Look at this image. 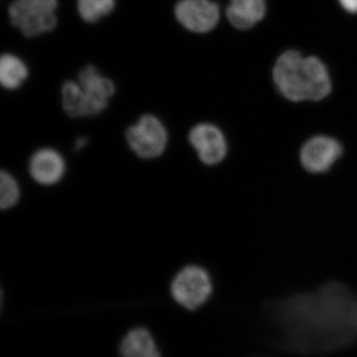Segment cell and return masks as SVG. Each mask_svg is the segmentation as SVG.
<instances>
[{
	"label": "cell",
	"mask_w": 357,
	"mask_h": 357,
	"mask_svg": "<svg viewBox=\"0 0 357 357\" xmlns=\"http://www.w3.org/2000/svg\"><path fill=\"white\" fill-rule=\"evenodd\" d=\"M265 11V0H230L227 16L237 29L248 30L262 20Z\"/></svg>",
	"instance_id": "obj_11"
},
{
	"label": "cell",
	"mask_w": 357,
	"mask_h": 357,
	"mask_svg": "<svg viewBox=\"0 0 357 357\" xmlns=\"http://www.w3.org/2000/svg\"><path fill=\"white\" fill-rule=\"evenodd\" d=\"M189 142L204 165H220L229 157L230 146L227 136L222 129L210 122L195 126L190 130Z\"/></svg>",
	"instance_id": "obj_8"
},
{
	"label": "cell",
	"mask_w": 357,
	"mask_h": 357,
	"mask_svg": "<svg viewBox=\"0 0 357 357\" xmlns=\"http://www.w3.org/2000/svg\"><path fill=\"white\" fill-rule=\"evenodd\" d=\"M28 73L29 70L22 59L13 54L2 55L0 60V82L3 88H20L27 79Z\"/></svg>",
	"instance_id": "obj_13"
},
{
	"label": "cell",
	"mask_w": 357,
	"mask_h": 357,
	"mask_svg": "<svg viewBox=\"0 0 357 357\" xmlns=\"http://www.w3.org/2000/svg\"><path fill=\"white\" fill-rule=\"evenodd\" d=\"M29 173L33 180L43 185L57 184L64 177V157L57 150L42 148L32 155L29 161Z\"/></svg>",
	"instance_id": "obj_10"
},
{
	"label": "cell",
	"mask_w": 357,
	"mask_h": 357,
	"mask_svg": "<svg viewBox=\"0 0 357 357\" xmlns=\"http://www.w3.org/2000/svg\"><path fill=\"white\" fill-rule=\"evenodd\" d=\"M128 146L142 159L158 158L165 152L168 132L163 122L152 114H144L126 130Z\"/></svg>",
	"instance_id": "obj_7"
},
{
	"label": "cell",
	"mask_w": 357,
	"mask_h": 357,
	"mask_svg": "<svg viewBox=\"0 0 357 357\" xmlns=\"http://www.w3.org/2000/svg\"><path fill=\"white\" fill-rule=\"evenodd\" d=\"M213 293L210 272L199 265H188L181 269L171 283V294L178 304L185 309H199L208 302Z\"/></svg>",
	"instance_id": "obj_5"
},
{
	"label": "cell",
	"mask_w": 357,
	"mask_h": 357,
	"mask_svg": "<svg viewBox=\"0 0 357 357\" xmlns=\"http://www.w3.org/2000/svg\"><path fill=\"white\" fill-rule=\"evenodd\" d=\"M175 15L181 25L195 33L210 32L220 21V7L211 0H180Z\"/></svg>",
	"instance_id": "obj_9"
},
{
	"label": "cell",
	"mask_w": 357,
	"mask_h": 357,
	"mask_svg": "<svg viewBox=\"0 0 357 357\" xmlns=\"http://www.w3.org/2000/svg\"><path fill=\"white\" fill-rule=\"evenodd\" d=\"M20 199V188L17 181L6 171L0 175V208L9 210L18 203Z\"/></svg>",
	"instance_id": "obj_15"
},
{
	"label": "cell",
	"mask_w": 357,
	"mask_h": 357,
	"mask_svg": "<svg viewBox=\"0 0 357 357\" xmlns=\"http://www.w3.org/2000/svg\"><path fill=\"white\" fill-rule=\"evenodd\" d=\"M86 143H88V139L84 137L77 138L76 143H75V149L81 150L82 148L86 146Z\"/></svg>",
	"instance_id": "obj_17"
},
{
	"label": "cell",
	"mask_w": 357,
	"mask_h": 357,
	"mask_svg": "<svg viewBox=\"0 0 357 357\" xmlns=\"http://www.w3.org/2000/svg\"><path fill=\"white\" fill-rule=\"evenodd\" d=\"M116 0H77V11L86 22L95 23L109 15Z\"/></svg>",
	"instance_id": "obj_14"
},
{
	"label": "cell",
	"mask_w": 357,
	"mask_h": 357,
	"mask_svg": "<svg viewBox=\"0 0 357 357\" xmlns=\"http://www.w3.org/2000/svg\"><path fill=\"white\" fill-rule=\"evenodd\" d=\"M57 8L58 0H14L9 20L24 36L36 37L55 29Z\"/></svg>",
	"instance_id": "obj_4"
},
{
	"label": "cell",
	"mask_w": 357,
	"mask_h": 357,
	"mask_svg": "<svg viewBox=\"0 0 357 357\" xmlns=\"http://www.w3.org/2000/svg\"><path fill=\"white\" fill-rule=\"evenodd\" d=\"M115 93L112 79L102 75L95 66H86L79 72L77 82L63 84V107L70 117L93 116L109 107Z\"/></svg>",
	"instance_id": "obj_3"
},
{
	"label": "cell",
	"mask_w": 357,
	"mask_h": 357,
	"mask_svg": "<svg viewBox=\"0 0 357 357\" xmlns=\"http://www.w3.org/2000/svg\"><path fill=\"white\" fill-rule=\"evenodd\" d=\"M277 88L290 102H319L330 95L332 82L326 66L316 57L296 51L282 54L273 70Z\"/></svg>",
	"instance_id": "obj_2"
},
{
	"label": "cell",
	"mask_w": 357,
	"mask_h": 357,
	"mask_svg": "<svg viewBox=\"0 0 357 357\" xmlns=\"http://www.w3.org/2000/svg\"><path fill=\"white\" fill-rule=\"evenodd\" d=\"M344 145L338 138L328 134H314L303 143L299 161L307 173L325 175L335 168L344 156Z\"/></svg>",
	"instance_id": "obj_6"
},
{
	"label": "cell",
	"mask_w": 357,
	"mask_h": 357,
	"mask_svg": "<svg viewBox=\"0 0 357 357\" xmlns=\"http://www.w3.org/2000/svg\"><path fill=\"white\" fill-rule=\"evenodd\" d=\"M352 323H354V330L357 333V301L354 306V314H352Z\"/></svg>",
	"instance_id": "obj_18"
},
{
	"label": "cell",
	"mask_w": 357,
	"mask_h": 357,
	"mask_svg": "<svg viewBox=\"0 0 357 357\" xmlns=\"http://www.w3.org/2000/svg\"><path fill=\"white\" fill-rule=\"evenodd\" d=\"M340 6L349 13H357V0H338Z\"/></svg>",
	"instance_id": "obj_16"
},
{
	"label": "cell",
	"mask_w": 357,
	"mask_h": 357,
	"mask_svg": "<svg viewBox=\"0 0 357 357\" xmlns=\"http://www.w3.org/2000/svg\"><path fill=\"white\" fill-rule=\"evenodd\" d=\"M121 352L123 357H160L153 338L143 328H134L126 335L122 340Z\"/></svg>",
	"instance_id": "obj_12"
},
{
	"label": "cell",
	"mask_w": 357,
	"mask_h": 357,
	"mask_svg": "<svg viewBox=\"0 0 357 357\" xmlns=\"http://www.w3.org/2000/svg\"><path fill=\"white\" fill-rule=\"evenodd\" d=\"M356 301L349 285L328 281L280 298L275 302L274 317L296 349L326 351L347 344L356 335L352 314Z\"/></svg>",
	"instance_id": "obj_1"
}]
</instances>
